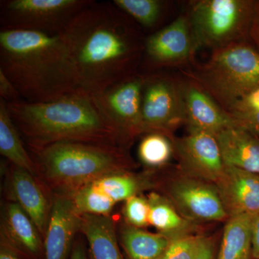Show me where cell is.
Segmentation results:
<instances>
[{
  "instance_id": "cell-1",
  "label": "cell",
  "mask_w": 259,
  "mask_h": 259,
  "mask_svg": "<svg viewBox=\"0 0 259 259\" xmlns=\"http://www.w3.org/2000/svg\"><path fill=\"white\" fill-rule=\"evenodd\" d=\"M135 23L113 2L93 0L61 34L83 90L98 93L137 74L144 42Z\"/></svg>"
},
{
  "instance_id": "cell-2",
  "label": "cell",
  "mask_w": 259,
  "mask_h": 259,
  "mask_svg": "<svg viewBox=\"0 0 259 259\" xmlns=\"http://www.w3.org/2000/svg\"><path fill=\"white\" fill-rule=\"evenodd\" d=\"M0 70L28 102L54 101L83 90L61 35L0 30Z\"/></svg>"
},
{
  "instance_id": "cell-3",
  "label": "cell",
  "mask_w": 259,
  "mask_h": 259,
  "mask_svg": "<svg viewBox=\"0 0 259 259\" xmlns=\"http://www.w3.org/2000/svg\"><path fill=\"white\" fill-rule=\"evenodd\" d=\"M8 107L29 149L63 141L120 146L115 131L86 90L51 102L35 103L21 100L8 103Z\"/></svg>"
},
{
  "instance_id": "cell-4",
  "label": "cell",
  "mask_w": 259,
  "mask_h": 259,
  "mask_svg": "<svg viewBox=\"0 0 259 259\" xmlns=\"http://www.w3.org/2000/svg\"><path fill=\"white\" fill-rule=\"evenodd\" d=\"M30 151L37 178L54 192L71 193L104 175L134 166L126 148L116 145L63 141Z\"/></svg>"
},
{
  "instance_id": "cell-5",
  "label": "cell",
  "mask_w": 259,
  "mask_h": 259,
  "mask_svg": "<svg viewBox=\"0 0 259 259\" xmlns=\"http://www.w3.org/2000/svg\"><path fill=\"white\" fill-rule=\"evenodd\" d=\"M200 81L229 110L259 88V53L242 42L219 48L204 66Z\"/></svg>"
},
{
  "instance_id": "cell-6",
  "label": "cell",
  "mask_w": 259,
  "mask_h": 259,
  "mask_svg": "<svg viewBox=\"0 0 259 259\" xmlns=\"http://www.w3.org/2000/svg\"><path fill=\"white\" fill-rule=\"evenodd\" d=\"M254 5L245 0L197 2L189 18L195 48L217 49L236 42L252 23Z\"/></svg>"
},
{
  "instance_id": "cell-7",
  "label": "cell",
  "mask_w": 259,
  "mask_h": 259,
  "mask_svg": "<svg viewBox=\"0 0 259 259\" xmlns=\"http://www.w3.org/2000/svg\"><path fill=\"white\" fill-rule=\"evenodd\" d=\"M93 0H2L1 30H21L60 35Z\"/></svg>"
},
{
  "instance_id": "cell-8",
  "label": "cell",
  "mask_w": 259,
  "mask_h": 259,
  "mask_svg": "<svg viewBox=\"0 0 259 259\" xmlns=\"http://www.w3.org/2000/svg\"><path fill=\"white\" fill-rule=\"evenodd\" d=\"M144 75L136 74L98 93L91 94L100 113L118 137L121 147L128 148L144 134L142 90Z\"/></svg>"
},
{
  "instance_id": "cell-9",
  "label": "cell",
  "mask_w": 259,
  "mask_h": 259,
  "mask_svg": "<svg viewBox=\"0 0 259 259\" xmlns=\"http://www.w3.org/2000/svg\"><path fill=\"white\" fill-rule=\"evenodd\" d=\"M141 112L144 134L160 133L169 137L185 122L182 89L163 75H144Z\"/></svg>"
},
{
  "instance_id": "cell-10",
  "label": "cell",
  "mask_w": 259,
  "mask_h": 259,
  "mask_svg": "<svg viewBox=\"0 0 259 259\" xmlns=\"http://www.w3.org/2000/svg\"><path fill=\"white\" fill-rule=\"evenodd\" d=\"M168 199L188 221H224L226 209L214 184L182 177L172 181L166 189Z\"/></svg>"
},
{
  "instance_id": "cell-11",
  "label": "cell",
  "mask_w": 259,
  "mask_h": 259,
  "mask_svg": "<svg viewBox=\"0 0 259 259\" xmlns=\"http://www.w3.org/2000/svg\"><path fill=\"white\" fill-rule=\"evenodd\" d=\"M173 144L186 176L212 184L222 176L226 165L214 135L189 130Z\"/></svg>"
},
{
  "instance_id": "cell-12",
  "label": "cell",
  "mask_w": 259,
  "mask_h": 259,
  "mask_svg": "<svg viewBox=\"0 0 259 259\" xmlns=\"http://www.w3.org/2000/svg\"><path fill=\"white\" fill-rule=\"evenodd\" d=\"M190 19L181 16L144 40L145 63L159 67L185 60L195 49Z\"/></svg>"
},
{
  "instance_id": "cell-13",
  "label": "cell",
  "mask_w": 259,
  "mask_h": 259,
  "mask_svg": "<svg viewBox=\"0 0 259 259\" xmlns=\"http://www.w3.org/2000/svg\"><path fill=\"white\" fill-rule=\"evenodd\" d=\"M81 214L71 195L54 192L50 218L44 237L45 259H67L76 233L79 232Z\"/></svg>"
},
{
  "instance_id": "cell-14",
  "label": "cell",
  "mask_w": 259,
  "mask_h": 259,
  "mask_svg": "<svg viewBox=\"0 0 259 259\" xmlns=\"http://www.w3.org/2000/svg\"><path fill=\"white\" fill-rule=\"evenodd\" d=\"M228 218L259 214V175L226 166L214 184Z\"/></svg>"
},
{
  "instance_id": "cell-15",
  "label": "cell",
  "mask_w": 259,
  "mask_h": 259,
  "mask_svg": "<svg viewBox=\"0 0 259 259\" xmlns=\"http://www.w3.org/2000/svg\"><path fill=\"white\" fill-rule=\"evenodd\" d=\"M8 194L35 223L42 238L47 233L51 209L41 183L30 172L10 163Z\"/></svg>"
},
{
  "instance_id": "cell-16",
  "label": "cell",
  "mask_w": 259,
  "mask_h": 259,
  "mask_svg": "<svg viewBox=\"0 0 259 259\" xmlns=\"http://www.w3.org/2000/svg\"><path fill=\"white\" fill-rule=\"evenodd\" d=\"M185 105V123L189 130L203 131L215 136L223 130L236 125L228 111L218 105L205 90L194 83L182 88Z\"/></svg>"
},
{
  "instance_id": "cell-17",
  "label": "cell",
  "mask_w": 259,
  "mask_h": 259,
  "mask_svg": "<svg viewBox=\"0 0 259 259\" xmlns=\"http://www.w3.org/2000/svg\"><path fill=\"white\" fill-rule=\"evenodd\" d=\"M44 238L35 223L19 204H5L2 212L1 242L25 256L38 259L44 253Z\"/></svg>"
},
{
  "instance_id": "cell-18",
  "label": "cell",
  "mask_w": 259,
  "mask_h": 259,
  "mask_svg": "<svg viewBox=\"0 0 259 259\" xmlns=\"http://www.w3.org/2000/svg\"><path fill=\"white\" fill-rule=\"evenodd\" d=\"M225 165L259 175V136L238 125L215 135Z\"/></svg>"
},
{
  "instance_id": "cell-19",
  "label": "cell",
  "mask_w": 259,
  "mask_h": 259,
  "mask_svg": "<svg viewBox=\"0 0 259 259\" xmlns=\"http://www.w3.org/2000/svg\"><path fill=\"white\" fill-rule=\"evenodd\" d=\"M79 233L88 242L92 259H123L110 216L81 214Z\"/></svg>"
},
{
  "instance_id": "cell-20",
  "label": "cell",
  "mask_w": 259,
  "mask_h": 259,
  "mask_svg": "<svg viewBox=\"0 0 259 259\" xmlns=\"http://www.w3.org/2000/svg\"><path fill=\"white\" fill-rule=\"evenodd\" d=\"M22 136L8 111V102L0 99V153L11 164L37 177L35 163L24 146Z\"/></svg>"
},
{
  "instance_id": "cell-21",
  "label": "cell",
  "mask_w": 259,
  "mask_h": 259,
  "mask_svg": "<svg viewBox=\"0 0 259 259\" xmlns=\"http://www.w3.org/2000/svg\"><path fill=\"white\" fill-rule=\"evenodd\" d=\"M254 216L240 214L227 220L217 259L252 258V222Z\"/></svg>"
},
{
  "instance_id": "cell-22",
  "label": "cell",
  "mask_w": 259,
  "mask_h": 259,
  "mask_svg": "<svg viewBox=\"0 0 259 259\" xmlns=\"http://www.w3.org/2000/svg\"><path fill=\"white\" fill-rule=\"evenodd\" d=\"M120 239L130 259H158L166 249L171 238L125 223L120 226Z\"/></svg>"
},
{
  "instance_id": "cell-23",
  "label": "cell",
  "mask_w": 259,
  "mask_h": 259,
  "mask_svg": "<svg viewBox=\"0 0 259 259\" xmlns=\"http://www.w3.org/2000/svg\"><path fill=\"white\" fill-rule=\"evenodd\" d=\"M149 225L170 238L190 233V221L182 217L168 199L152 192L148 196Z\"/></svg>"
},
{
  "instance_id": "cell-24",
  "label": "cell",
  "mask_w": 259,
  "mask_h": 259,
  "mask_svg": "<svg viewBox=\"0 0 259 259\" xmlns=\"http://www.w3.org/2000/svg\"><path fill=\"white\" fill-rule=\"evenodd\" d=\"M90 182L116 204L137 195L148 182L129 171H120L104 175Z\"/></svg>"
},
{
  "instance_id": "cell-25",
  "label": "cell",
  "mask_w": 259,
  "mask_h": 259,
  "mask_svg": "<svg viewBox=\"0 0 259 259\" xmlns=\"http://www.w3.org/2000/svg\"><path fill=\"white\" fill-rule=\"evenodd\" d=\"M175 151L173 141L160 133H149L141 140L138 154L139 159L151 168H159L168 163Z\"/></svg>"
},
{
  "instance_id": "cell-26",
  "label": "cell",
  "mask_w": 259,
  "mask_h": 259,
  "mask_svg": "<svg viewBox=\"0 0 259 259\" xmlns=\"http://www.w3.org/2000/svg\"><path fill=\"white\" fill-rule=\"evenodd\" d=\"M113 3L143 28H156L161 22L164 3L158 0H113Z\"/></svg>"
},
{
  "instance_id": "cell-27",
  "label": "cell",
  "mask_w": 259,
  "mask_h": 259,
  "mask_svg": "<svg viewBox=\"0 0 259 259\" xmlns=\"http://www.w3.org/2000/svg\"><path fill=\"white\" fill-rule=\"evenodd\" d=\"M203 238V236L192 233L174 237L158 259H195Z\"/></svg>"
},
{
  "instance_id": "cell-28",
  "label": "cell",
  "mask_w": 259,
  "mask_h": 259,
  "mask_svg": "<svg viewBox=\"0 0 259 259\" xmlns=\"http://www.w3.org/2000/svg\"><path fill=\"white\" fill-rule=\"evenodd\" d=\"M122 214L126 224L142 228L149 225V204L148 199L135 195L125 201Z\"/></svg>"
},
{
  "instance_id": "cell-29",
  "label": "cell",
  "mask_w": 259,
  "mask_h": 259,
  "mask_svg": "<svg viewBox=\"0 0 259 259\" xmlns=\"http://www.w3.org/2000/svg\"><path fill=\"white\" fill-rule=\"evenodd\" d=\"M259 112V88L250 92L237 102L228 113Z\"/></svg>"
},
{
  "instance_id": "cell-30",
  "label": "cell",
  "mask_w": 259,
  "mask_h": 259,
  "mask_svg": "<svg viewBox=\"0 0 259 259\" xmlns=\"http://www.w3.org/2000/svg\"><path fill=\"white\" fill-rule=\"evenodd\" d=\"M236 125L259 136V112L230 114Z\"/></svg>"
},
{
  "instance_id": "cell-31",
  "label": "cell",
  "mask_w": 259,
  "mask_h": 259,
  "mask_svg": "<svg viewBox=\"0 0 259 259\" xmlns=\"http://www.w3.org/2000/svg\"><path fill=\"white\" fill-rule=\"evenodd\" d=\"M0 99H3L8 103L23 100L15 85L1 70H0Z\"/></svg>"
},
{
  "instance_id": "cell-32",
  "label": "cell",
  "mask_w": 259,
  "mask_h": 259,
  "mask_svg": "<svg viewBox=\"0 0 259 259\" xmlns=\"http://www.w3.org/2000/svg\"><path fill=\"white\" fill-rule=\"evenodd\" d=\"M215 245L211 237L204 236L200 249L195 259H214Z\"/></svg>"
},
{
  "instance_id": "cell-33",
  "label": "cell",
  "mask_w": 259,
  "mask_h": 259,
  "mask_svg": "<svg viewBox=\"0 0 259 259\" xmlns=\"http://www.w3.org/2000/svg\"><path fill=\"white\" fill-rule=\"evenodd\" d=\"M252 258L259 259V214L252 222Z\"/></svg>"
},
{
  "instance_id": "cell-34",
  "label": "cell",
  "mask_w": 259,
  "mask_h": 259,
  "mask_svg": "<svg viewBox=\"0 0 259 259\" xmlns=\"http://www.w3.org/2000/svg\"><path fill=\"white\" fill-rule=\"evenodd\" d=\"M0 259H26V256L12 248L10 245L1 242Z\"/></svg>"
},
{
  "instance_id": "cell-35",
  "label": "cell",
  "mask_w": 259,
  "mask_h": 259,
  "mask_svg": "<svg viewBox=\"0 0 259 259\" xmlns=\"http://www.w3.org/2000/svg\"><path fill=\"white\" fill-rule=\"evenodd\" d=\"M69 259H88L84 247L83 246L81 242L77 241L74 242Z\"/></svg>"
},
{
  "instance_id": "cell-36",
  "label": "cell",
  "mask_w": 259,
  "mask_h": 259,
  "mask_svg": "<svg viewBox=\"0 0 259 259\" xmlns=\"http://www.w3.org/2000/svg\"><path fill=\"white\" fill-rule=\"evenodd\" d=\"M252 26H253L252 32L259 47V6L258 8H255L254 14L252 20Z\"/></svg>"
}]
</instances>
